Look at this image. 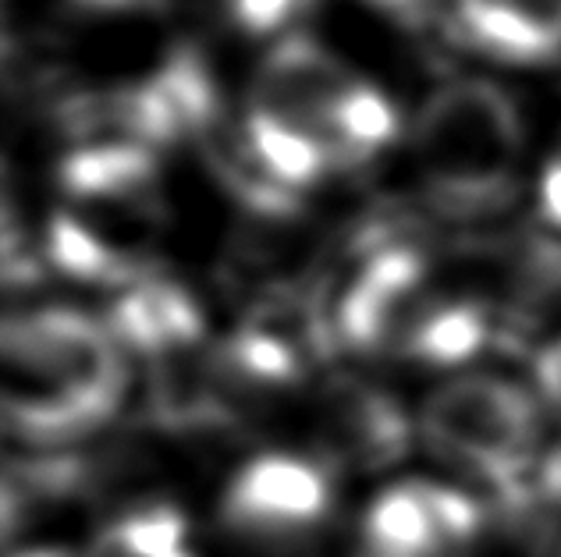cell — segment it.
I'll use <instances>...</instances> for the list:
<instances>
[{
	"label": "cell",
	"instance_id": "obj_20",
	"mask_svg": "<svg viewBox=\"0 0 561 557\" xmlns=\"http://www.w3.org/2000/svg\"><path fill=\"white\" fill-rule=\"evenodd\" d=\"M90 8H131V4H142V0H85Z\"/></svg>",
	"mask_w": 561,
	"mask_h": 557
},
{
	"label": "cell",
	"instance_id": "obj_14",
	"mask_svg": "<svg viewBox=\"0 0 561 557\" xmlns=\"http://www.w3.org/2000/svg\"><path fill=\"white\" fill-rule=\"evenodd\" d=\"M245 136H249V142H253V150L260 153L263 167H267L285 188H291V193H299V188L320 182L323 174L331 171V160H328V153H323L320 139L309 136V131L299 125L249 114L245 117Z\"/></svg>",
	"mask_w": 561,
	"mask_h": 557
},
{
	"label": "cell",
	"instance_id": "obj_4",
	"mask_svg": "<svg viewBox=\"0 0 561 557\" xmlns=\"http://www.w3.org/2000/svg\"><path fill=\"white\" fill-rule=\"evenodd\" d=\"M331 473L323 462L260 454L231 479L220 519L249 544L285 547L313 533L331 515Z\"/></svg>",
	"mask_w": 561,
	"mask_h": 557
},
{
	"label": "cell",
	"instance_id": "obj_13",
	"mask_svg": "<svg viewBox=\"0 0 561 557\" xmlns=\"http://www.w3.org/2000/svg\"><path fill=\"white\" fill-rule=\"evenodd\" d=\"M150 85H153L160 107H164L179 139H185V136L206 139L220 121H225V107H220L217 85L196 50L171 54V61L157 71Z\"/></svg>",
	"mask_w": 561,
	"mask_h": 557
},
{
	"label": "cell",
	"instance_id": "obj_7",
	"mask_svg": "<svg viewBox=\"0 0 561 557\" xmlns=\"http://www.w3.org/2000/svg\"><path fill=\"white\" fill-rule=\"evenodd\" d=\"M320 441L337 465L383 468L409 451V422L380 387L359 376H331L320 394Z\"/></svg>",
	"mask_w": 561,
	"mask_h": 557
},
{
	"label": "cell",
	"instance_id": "obj_8",
	"mask_svg": "<svg viewBox=\"0 0 561 557\" xmlns=\"http://www.w3.org/2000/svg\"><path fill=\"white\" fill-rule=\"evenodd\" d=\"M107 330L125 356H142L157 362L196 356L203 341L199 302L182 285L150 274L146 281L125 288L111 305Z\"/></svg>",
	"mask_w": 561,
	"mask_h": 557
},
{
	"label": "cell",
	"instance_id": "obj_6",
	"mask_svg": "<svg viewBox=\"0 0 561 557\" xmlns=\"http://www.w3.org/2000/svg\"><path fill=\"white\" fill-rule=\"evenodd\" d=\"M356 79L306 36H288L267 54L249 93V114L306 128L323 146L331 117ZM328 153V150H323Z\"/></svg>",
	"mask_w": 561,
	"mask_h": 557
},
{
	"label": "cell",
	"instance_id": "obj_1",
	"mask_svg": "<svg viewBox=\"0 0 561 557\" xmlns=\"http://www.w3.org/2000/svg\"><path fill=\"white\" fill-rule=\"evenodd\" d=\"M4 376L8 427L39 448L103 430L128 387L125 351L107 324L65 305L8 316Z\"/></svg>",
	"mask_w": 561,
	"mask_h": 557
},
{
	"label": "cell",
	"instance_id": "obj_18",
	"mask_svg": "<svg viewBox=\"0 0 561 557\" xmlns=\"http://www.w3.org/2000/svg\"><path fill=\"white\" fill-rule=\"evenodd\" d=\"M374 4L398 14V19H405V22H426L437 11L440 0H374Z\"/></svg>",
	"mask_w": 561,
	"mask_h": 557
},
{
	"label": "cell",
	"instance_id": "obj_12",
	"mask_svg": "<svg viewBox=\"0 0 561 557\" xmlns=\"http://www.w3.org/2000/svg\"><path fill=\"white\" fill-rule=\"evenodd\" d=\"M491 310L477 299H434L416 330L409 334L402 359L426 365H459L472 359L494 334Z\"/></svg>",
	"mask_w": 561,
	"mask_h": 557
},
{
	"label": "cell",
	"instance_id": "obj_21",
	"mask_svg": "<svg viewBox=\"0 0 561 557\" xmlns=\"http://www.w3.org/2000/svg\"><path fill=\"white\" fill-rule=\"evenodd\" d=\"M171 557H192V554H188V550H182V554H171Z\"/></svg>",
	"mask_w": 561,
	"mask_h": 557
},
{
	"label": "cell",
	"instance_id": "obj_5",
	"mask_svg": "<svg viewBox=\"0 0 561 557\" xmlns=\"http://www.w3.org/2000/svg\"><path fill=\"white\" fill-rule=\"evenodd\" d=\"M483 508L469 494L437 483H398L383 490L363 522V557H440L469 554Z\"/></svg>",
	"mask_w": 561,
	"mask_h": 557
},
{
	"label": "cell",
	"instance_id": "obj_11",
	"mask_svg": "<svg viewBox=\"0 0 561 557\" xmlns=\"http://www.w3.org/2000/svg\"><path fill=\"white\" fill-rule=\"evenodd\" d=\"M47 248H50V263L57 270H65L76 281H90V285H107V288H131L146 281L153 270L146 267V259L128 253V248H117L107 242L96 228L71 213H57L47 231Z\"/></svg>",
	"mask_w": 561,
	"mask_h": 557
},
{
	"label": "cell",
	"instance_id": "obj_9",
	"mask_svg": "<svg viewBox=\"0 0 561 557\" xmlns=\"http://www.w3.org/2000/svg\"><path fill=\"white\" fill-rule=\"evenodd\" d=\"M157 182L153 150L136 142L79 146L61 160V185L90 207H139Z\"/></svg>",
	"mask_w": 561,
	"mask_h": 557
},
{
	"label": "cell",
	"instance_id": "obj_10",
	"mask_svg": "<svg viewBox=\"0 0 561 557\" xmlns=\"http://www.w3.org/2000/svg\"><path fill=\"white\" fill-rule=\"evenodd\" d=\"M561 310V242L526 234L508 248V305L501 330L529 334Z\"/></svg>",
	"mask_w": 561,
	"mask_h": 557
},
{
	"label": "cell",
	"instance_id": "obj_3",
	"mask_svg": "<svg viewBox=\"0 0 561 557\" xmlns=\"http://www.w3.org/2000/svg\"><path fill=\"white\" fill-rule=\"evenodd\" d=\"M423 437L440 459L486 483L501 504L540 462L543 413L512 380L459 376L426 398Z\"/></svg>",
	"mask_w": 561,
	"mask_h": 557
},
{
	"label": "cell",
	"instance_id": "obj_15",
	"mask_svg": "<svg viewBox=\"0 0 561 557\" xmlns=\"http://www.w3.org/2000/svg\"><path fill=\"white\" fill-rule=\"evenodd\" d=\"M306 4L309 0H231V11L242 28L263 36V33H274V28L291 22Z\"/></svg>",
	"mask_w": 561,
	"mask_h": 557
},
{
	"label": "cell",
	"instance_id": "obj_2",
	"mask_svg": "<svg viewBox=\"0 0 561 557\" xmlns=\"http://www.w3.org/2000/svg\"><path fill=\"white\" fill-rule=\"evenodd\" d=\"M519 142V114L497 85L455 82L440 90L416 125V150L431 178L426 213L459 228L486 224L515 207Z\"/></svg>",
	"mask_w": 561,
	"mask_h": 557
},
{
	"label": "cell",
	"instance_id": "obj_16",
	"mask_svg": "<svg viewBox=\"0 0 561 557\" xmlns=\"http://www.w3.org/2000/svg\"><path fill=\"white\" fill-rule=\"evenodd\" d=\"M537 384L543 402L554 405V413L561 416V341L548 345L537 359Z\"/></svg>",
	"mask_w": 561,
	"mask_h": 557
},
{
	"label": "cell",
	"instance_id": "obj_17",
	"mask_svg": "<svg viewBox=\"0 0 561 557\" xmlns=\"http://www.w3.org/2000/svg\"><path fill=\"white\" fill-rule=\"evenodd\" d=\"M540 210L543 217L561 228V156L554 160V164L543 171V182H540Z\"/></svg>",
	"mask_w": 561,
	"mask_h": 557
},
{
	"label": "cell",
	"instance_id": "obj_19",
	"mask_svg": "<svg viewBox=\"0 0 561 557\" xmlns=\"http://www.w3.org/2000/svg\"><path fill=\"white\" fill-rule=\"evenodd\" d=\"M19 557H82L76 550H57V547H39V550H25Z\"/></svg>",
	"mask_w": 561,
	"mask_h": 557
}]
</instances>
